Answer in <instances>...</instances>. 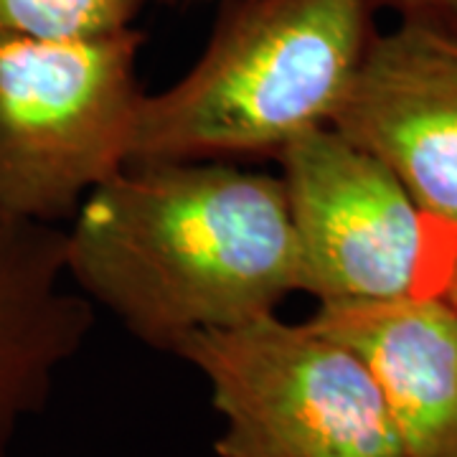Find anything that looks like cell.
Listing matches in <instances>:
<instances>
[{"mask_svg":"<svg viewBox=\"0 0 457 457\" xmlns=\"http://www.w3.org/2000/svg\"><path fill=\"white\" fill-rule=\"evenodd\" d=\"M64 267L92 305L163 353L300 293L282 183L227 161L125 165L71 216Z\"/></svg>","mask_w":457,"mask_h":457,"instance_id":"cell-1","label":"cell"},{"mask_svg":"<svg viewBox=\"0 0 457 457\" xmlns=\"http://www.w3.org/2000/svg\"><path fill=\"white\" fill-rule=\"evenodd\" d=\"M374 36L366 0H224L194 66L140 99L130 163L278 158L333 122Z\"/></svg>","mask_w":457,"mask_h":457,"instance_id":"cell-2","label":"cell"},{"mask_svg":"<svg viewBox=\"0 0 457 457\" xmlns=\"http://www.w3.org/2000/svg\"><path fill=\"white\" fill-rule=\"evenodd\" d=\"M143 41L0 31V219L62 227L130 163Z\"/></svg>","mask_w":457,"mask_h":457,"instance_id":"cell-3","label":"cell"},{"mask_svg":"<svg viewBox=\"0 0 457 457\" xmlns=\"http://www.w3.org/2000/svg\"><path fill=\"white\" fill-rule=\"evenodd\" d=\"M173 356L212 392L219 457H407L374 376L308 320L201 330Z\"/></svg>","mask_w":457,"mask_h":457,"instance_id":"cell-4","label":"cell"},{"mask_svg":"<svg viewBox=\"0 0 457 457\" xmlns=\"http://www.w3.org/2000/svg\"><path fill=\"white\" fill-rule=\"evenodd\" d=\"M275 161L300 293L318 305L450 295L457 239L414 204L374 153L326 125L297 137Z\"/></svg>","mask_w":457,"mask_h":457,"instance_id":"cell-5","label":"cell"},{"mask_svg":"<svg viewBox=\"0 0 457 457\" xmlns=\"http://www.w3.org/2000/svg\"><path fill=\"white\" fill-rule=\"evenodd\" d=\"M330 128L392 170L457 239V26L399 18L376 31Z\"/></svg>","mask_w":457,"mask_h":457,"instance_id":"cell-6","label":"cell"},{"mask_svg":"<svg viewBox=\"0 0 457 457\" xmlns=\"http://www.w3.org/2000/svg\"><path fill=\"white\" fill-rule=\"evenodd\" d=\"M308 323L374 376L407 457H457V308L447 297L320 303Z\"/></svg>","mask_w":457,"mask_h":457,"instance_id":"cell-7","label":"cell"},{"mask_svg":"<svg viewBox=\"0 0 457 457\" xmlns=\"http://www.w3.org/2000/svg\"><path fill=\"white\" fill-rule=\"evenodd\" d=\"M66 279L64 228L0 219V457L92 336L95 305Z\"/></svg>","mask_w":457,"mask_h":457,"instance_id":"cell-8","label":"cell"},{"mask_svg":"<svg viewBox=\"0 0 457 457\" xmlns=\"http://www.w3.org/2000/svg\"><path fill=\"white\" fill-rule=\"evenodd\" d=\"M150 0H0V31L92 38L132 29Z\"/></svg>","mask_w":457,"mask_h":457,"instance_id":"cell-9","label":"cell"},{"mask_svg":"<svg viewBox=\"0 0 457 457\" xmlns=\"http://www.w3.org/2000/svg\"><path fill=\"white\" fill-rule=\"evenodd\" d=\"M374 11L389 8L399 18H427L457 26V0H366Z\"/></svg>","mask_w":457,"mask_h":457,"instance_id":"cell-10","label":"cell"},{"mask_svg":"<svg viewBox=\"0 0 457 457\" xmlns=\"http://www.w3.org/2000/svg\"><path fill=\"white\" fill-rule=\"evenodd\" d=\"M447 300H450V303L457 308V282L453 285V290H450V295H447Z\"/></svg>","mask_w":457,"mask_h":457,"instance_id":"cell-11","label":"cell"},{"mask_svg":"<svg viewBox=\"0 0 457 457\" xmlns=\"http://www.w3.org/2000/svg\"><path fill=\"white\" fill-rule=\"evenodd\" d=\"M173 3H186V0H173Z\"/></svg>","mask_w":457,"mask_h":457,"instance_id":"cell-12","label":"cell"}]
</instances>
